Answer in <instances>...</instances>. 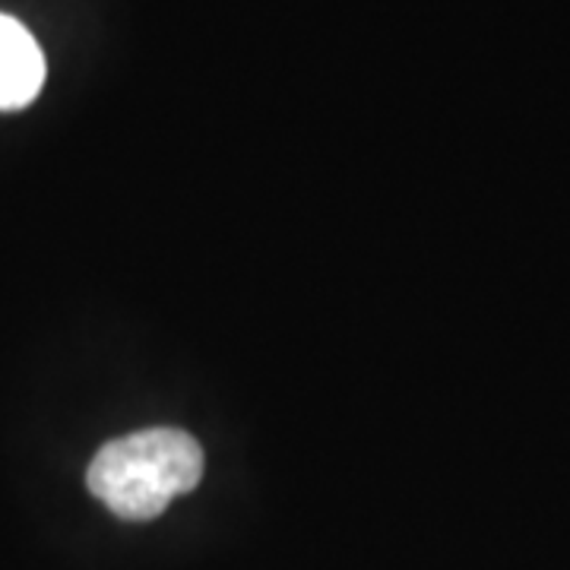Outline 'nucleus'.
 I'll return each instance as SVG.
<instances>
[{
  "instance_id": "1",
  "label": "nucleus",
  "mask_w": 570,
  "mask_h": 570,
  "mask_svg": "<svg viewBox=\"0 0 570 570\" xmlns=\"http://www.w3.org/2000/svg\"><path fill=\"white\" fill-rule=\"evenodd\" d=\"M204 479V450L178 428H149L108 441L89 463L86 485L121 520H156Z\"/></svg>"
},
{
  "instance_id": "2",
  "label": "nucleus",
  "mask_w": 570,
  "mask_h": 570,
  "mask_svg": "<svg viewBox=\"0 0 570 570\" xmlns=\"http://www.w3.org/2000/svg\"><path fill=\"white\" fill-rule=\"evenodd\" d=\"M45 86V55L20 20L0 13V111L36 102Z\"/></svg>"
}]
</instances>
